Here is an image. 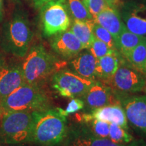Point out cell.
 <instances>
[{
    "instance_id": "1",
    "label": "cell",
    "mask_w": 146,
    "mask_h": 146,
    "mask_svg": "<svg viewBox=\"0 0 146 146\" xmlns=\"http://www.w3.org/2000/svg\"><path fill=\"white\" fill-rule=\"evenodd\" d=\"M33 123L29 143L40 146H57L69 136L66 116L58 108L32 112Z\"/></svg>"
},
{
    "instance_id": "2",
    "label": "cell",
    "mask_w": 146,
    "mask_h": 146,
    "mask_svg": "<svg viewBox=\"0 0 146 146\" xmlns=\"http://www.w3.org/2000/svg\"><path fill=\"white\" fill-rule=\"evenodd\" d=\"M33 36L30 22L22 10H16L3 25L1 45L5 52L18 58H25Z\"/></svg>"
},
{
    "instance_id": "3",
    "label": "cell",
    "mask_w": 146,
    "mask_h": 146,
    "mask_svg": "<svg viewBox=\"0 0 146 146\" xmlns=\"http://www.w3.org/2000/svg\"><path fill=\"white\" fill-rule=\"evenodd\" d=\"M21 66L25 83L39 86L60 69L58 58L41 44L31 46Z\"/></svg>"
},
{
    "instance_id": "4",
    "label": "cell",
    "mask_w": 146,
    "mask_h": 146,
    "mask_svg": "<svg viewBox=\"0 0 146 146\" xmlns=\"http://www.w3.org/2000/svg\"><path fill=\"white\" fill-rule=\"evenodd\" d=\"M3 112L11 111H41L50 108V97L41 86L25 83L0 100Z\"/></svg>"
},
{
    "instance_id": "5",
    "label": "cell",
    "mask_w": 146,
    "mask_h": 146,
    "mask_svg": "<svg viewBox=\"0 0 146 146\" xmlns=\"http://www.w3.org/2000/svg\"><path fill=\"white\" fill-rule=\"evenodd\" d=\"M0 124V143H29L33 116L29 111L5 112Z\"/></svg>"
},
{
    "instance_id": "6",
    "label": "cell",
    "mask_w": 146,
    "mask_h": 146,
    "mask_svg": "<svg viewBox=\"0 0 146 146\" xmlns=\"http://www.w3.org/2000/svg\"><path fill=\"white\" fill-rule=\"evenodd\" d=\"M107 85L120 99L131 94H146V75L133 68L123 57L117 70Z\"/></svg>"
},
{
    "instance_id": "7",
    "label": "cell",
    "mask_w": 146,
    "mask_h": 146,
    "mask_svg": "<svg viewBox=\"0 0 146 146\" xmlns=\"http://www.w3.org/2000/svg\"><path fill=\"white\" fill-rule=\"evenodd\" d=\"M41 23L43 35L50 37L70 28V17L66 0H53L41 8Z\"/></svg>"
},
{
    "instance_id": "8",
    "label": "cell",
    "mask_w": 146,
    "mask_h": 146,
    "mask_svg": "<svg viewBox=\"0 0 146 146\" xmlns=\"http://www.w3.org/2000/svg\"><path fill=\"white\" fill-rule=\"evenodd\" d=\"M96 80L78 75L68 68H60L52 75V88L64 98H81Z\"/></svg>"
},
{
    "instance_id": "9",
    "label": "cell",
    "mask_w": 146,
    "mask_h": 146,
    "mask_svg": "<svg viewBox=\"0 0 146 146\" xmlns=\"http://www.w3.org/2000/svg\"><path fill=\"white\" fill-rule=\"evenodd\" d=\"M118 12L128 30L146 36V0H124Z\"/></svg>"
},
{
    "instance_id": "10",
    "label": "cell",
    "mask_w": 146,
    "mask_h": 146,
    "mask_svg": "<svg viewBox=\"0 0 146 146\" xmlns=\"http://www.w3.org/2000/svg\"><path fill=\"white\" fill-rule=\"evenodd\" d=\"M129 125L146 137V95L128 96L120 99Z\"/></svg>"
},
{
    "instance_id": "11",
    "label": "cell",
    "mask_w": 146,
    "mask_h": 146,
    "mask_svg": "<svg viewBox=\"0 0 146 146\" xmlns=\"http://www.w3.org/2000/svg\"><path fill=\"white\" fill-rule=\"evenodd\" d=\"M81 98L85 103V108L90 112L107 106H121L120 98L112 89L97 80Z\"/></svg>"
},
{
    "instance_id": "12",
    "label": "cell",
    "mask_w": 146,
    "mask_h": 146,
    "mask_svg": "<svg viewBox=\"0 0 146 146\" xmlns=\"http://www.w3.org/2000/svg\"><path fill=\"white\" fill-rule=\"evenodd\" d=\"M67 139V146H146L143 140L135 139L128 144L118 143L107 138H100L89 133L85 127L76 129Z\"/></svg>"
},
{
    "instance_id": "13",
    "label": "cell",
    "mask_w": 146,
    "mask_h": 146,
    "mask_svg": "<svg viewBox=\"0 0 146 146\" xmlns=\"http://www.w3.org/2000/svg\"><path fill=\"white\" fill-rule=\"evenodd\" d=\"M50 45L54 52L65 60H71L84 49L79 40L69 29L53 36Z\"/></svg>"
},
{
    "instance_id": "14",
    "label": "cell",
    "mask_w": 146,
    "mask_h": 146,
    "mask_svg": "<svg viewBox=\"0 0 146 146\" xmlns=\"http://www.w3.org/2000/svg\"><path fill=\"white\" fill-rule=\"evenodd\" d=\"M25 83H26L21 65H3L0 68V100Z\"/></svg>"
},
{
    "instance_id": "15",
    "label": "cell",
    "mask_w": 146,
    "mask_h": 146,
    "mask_svg": "<svg viewBox=\"0 0 146 146\" xmlns=\"http://www.w3.org/2000/svg\"><path fill=\"white\" fill-rule=\"evenodd\" d=\"M83 116L85 118H94L109 123L116 124L127 130L129 129L125 110L121 106H104L91 111L89 113L83 114Z\"/></svg>"
},
{
    "instance_id": "16",
    "label": "cell",
    "mask_w": 146,
    "mask_h": 146,
    "mask_svg": "<svg viewBox=\"0 0 146 146\" xmlns=\"http://www.w3.org/2000/svg\"><path fill=\"white\" fill-rule=\"evenodd\" d=\"M97 59L89 49H83L75 57L70 60L68 68L78 75L91 80H96Z\"/></svg>"
},
{
    "instance_id": "17",
    "label": "cell",
    "mask_w": 146,
    "mask_h": 146,
    "mask_svg": "<svg viewBox=\"0 0 146 146\" xmlns=\"http://www.w3.org/2000/svg\"><path fill=\"white\" fill-rule=\"evenodd\" d=\"M94 21L106 29L117 41L125 24L122 21L118 9L107 6L100 13L95 16Z\"/></svg>"
},
{
    "instance_id": "18",
    "label": "cell",
    "mask_w": 146,
    "mask_h": 146,
    "mask_svg": "<svg viewBox=\"0 0 146 146\" xmlns=\"http://www.w3.org/2000/svg\"><path fill=\"white\" fill-rule=\"evenodd\" d=\"M122 58L120 53L117 52L97 59L96 80L107 85L117 70Z\"/></svg>"
},
{
    "instance_id": "19",
    "label": "cell",
    "mask_w": 146,
    "mask_h": 146,
    "mask_svg": "<svg viewBox=\"0 0 146 146\" xmlns=\"http://www.w3.org/2000/svg\"><path fill=\"white\" fill-rule=\"evenodd\" d=\"M145 37L131 32L125 25L116 41V49L122 57L126 59L131 51L143 41Z\"/></svg>"
},
{
    "instance_id": "20",
    "label": "cell",
    "mask_w": 146,
    "mask_h": 146,
    "mask_svg": "<svg viewBox=\"0 0 146 146\" xmlns=\"http://www.w3.org/2000/svg\"><path fill=\"white\" fill-rule=\"evenodd\" d=\"M94 21H73L70 27L69 30L79 40L84 49H89L95 39V36L92 32V23Z\"/></svg>"
},
{
    "instance_id": "21",
    "label": "cell",
    "mask_w": 146,
    "mask_h": 146,
    "mask_svg": "<svg viewBox=\"0 0 146 146\" xmlns=\"http://www.w3.org/2000/svg\"><path fill=\"white\" fill-rule=\"evenodd\" d=\"M133 68L146 75V37L125 59Z\"/></svg>"
},
{
    "instance_id": "22",
    "label": "cell",
    "mask_w": 146,
    "mask_h": 146,
    "mask_svg": "<svg viewBox=\"0 0 146 146\" xmlns=\"http://www.w3.org/2000/svg\"><path fill=\"white\" fill-rule=\"evenodd\" d=\"M82 120L85 124L84 127L94 136L100 138L108 139L110 125L109 123L94 118H85L83 116H82Z\"/></svg>"
},
{
    "instance_id": "23",
    "label": "cell",
    "mask_w": 146,
    "mask_h": 146,
    "mask_svg": "<svg viewBox=\"0 0 146 146\" xmlns=\"http://www.w3.org/2000/svg\"><path fill=\"white\" fill-rule=\"evenodd\" d=\"M67 8L73 21L90 22L94 18L81 0H66Z\"/></svg>"
},
{
    "instance_id": "24",
    "label": "cell",
    "mask_w": 146,
    "mask_h": 146,
    "mask_svg": "<svg viewBox=\"0 0 146 146\" xmlns=\"http://www.w3.org/2000/svg\"><path fill=\"white\" fill-rule=\"evenodd\" d=\"M110 132L108 139L118 143L128 144L135 140L129 130L124 129L116 124L110 123Z\"/></svg>"
},
{
    "instance_id": "25",
    "label": "cell",
    "mask_w": 146,
    "mask_h": 146,
    "mask_svg": "<svg viewBox=\"0 0 146 146\" xmlns=\"http://www.w3.org/2000/svg\"><path fill=\"white\" fill-rule=\"evenodd\" d=\"M92 32L95 38L104 42L105 43L115 50L116 49V43L114 36L106 29L100 26L98 23L94 21L92 23ZM118 51V50H117Z\"/></svg>"
},
{
    "instance_id": "26",
    "label": "cell",
    "mask_w": 146,
    "mask_h": 146,
    "mask_svg": "<svg viewBox=\"0 0 146 146\" xmlns=\"http://www.w3.org/2000/svg\"><path fill=\"white\" fill-rule=\"evenodd\" d=\"M89 50L93 54L96 59L106 56V55L112 54L114 53L118 52V51L115 50L114 49L111 48L104 42L100 41V40L95 38V39L91 43V46L89 47Z\"/></svg>"
},
{
    "instance_id": "27",
    "label": "cell",
    "mask_w": 146,
    "mask_h": 146,
    "mask_svg": "<svg viewBox=\"0 0 146 146\" xmlns=\"http://www.w3.org/2000/svg\"><path fill=\"white\" fill-rule=\"evenodd\" d=\"M82 2L86 7L93 18L108 6L105 0H82Z\"/></svg>"
},
{
    "instance_id": "28",
    "label": "cell",
    "mask_w": 146,
    "mask_h": 146,
    "mask_svg": "<svg viewBox=\"0 0 146 146\" xmlns=\"http://www.w3.org/2000/svg\"><path fill=\"white\" fill-rule=\"evenodd\" d=\"M57 108L62 114L67 117L69 114H73L85 108V103L81 98H75L71 100L65 109L60 108Z\"/></svg>"
},
{
    "instance_id": "29",
    "label": "cell",
    "mask_w": 146,
    "mask_h": 146,
    "mask_svg": "<svg viewBox=\"0 0 146 146\" xmlns=\"http://www.w3.org/2000/svg\"><path fill=\"white\" fill-rule=\"evenodd\" d=\"M51 1H53V0H33V2L35 8L36 9H39L45 3L50 2Z\"/></svg>"
},
{
    "instance_id": "30",
    "label": "cell",
    "mask_w": 146,
    "mask_h": 146,
    "mask_svg": "<svg viewBox=\"0 0 146 146\" xmlns=\"http://www.w3.org/2000/svg\"><path fill=\"white\" fill-rule=\"evenodd\" d=\"M107 5L111 8H114L117 9L118 6H120L121 1L120 0H105Z\"/></svg>"
},
{
    "instance_id": "31",
    "label": "cell",
    "mask_w": 146,
    "mask_h": 146,
    "mask_svg": "<svg viewBox=\"0 0 146 146\" xmlns=\"http://www.w3.org/2000/svg\"><path fill=\"white\" fill-rule=\"evenodd\" d=\"M3 15H4L3 1V0H0V22H1L3 21Z\"/></svg>"
},
{
    "instance_id": "32",
    "label": "cell",
    "mask_w": 146,
    "mask_h": 146,
    "mask_svg": "<svg viewBox=\"0 0 146 146\" xmlns=\"http://www.w3.org/2000/svg\"><path fill=\"white\" fill-rule=\"evenodd\" d=\"M4 64H5L4 58H3L2 55L0 54V68H1V67H2Z\"/></svg>"
},
{
    "instance_id": "33",
    "label": "cell",
    "mask_w": 146,
    "mask_h": 146,
    "mask_svg": "<svg viewBox=\"0 0 146 146\" xmlns=\"http://www.w3.org/2000/svg\"><path fill=\"white\" fill-rule=\"evenodd\" d=\"M25 144H2V146H27Z\"/></svg>"
},
{
    "instance_id": "34",
    "label": "cell",
    "mask_w": 146,
    "mask_h": 146,
    "mask_svg": "<svg viewBox=\"0 0 146 146\" xmlns=\"http://www.w3.org/2000/svg\"><path fill=\"white\" fill-rule=\"evenodd\" d=\"M3 114V110L2 107H1V104H0V118H1Z\"/></svg>"
},
{
    "instance_id": "35",
    "label": "cell",
    "mask_w": 146,
    "mask_h": 146,
    "mask_svg": "<svg viewBox=\"0 0 146 146\" xmlns=\"http://www.w3.org/2000/svg\"><path fill=\"white\" fill-rule=\"evenodd\" d=\"M0 146H2V144H1V143H0Z\"/></svg>"
},
{
    "instance_id": "36",
    "label": "cell",
    "mask_w": 146,
    "mask_h": 146,
    "mask_svg": "<svg viewBox=\"0 0 146 146\" xmlns=\"http://www.w3.org/2000/svg\"><path fill=\"white\" fill-rule=\"evenodd\" d=\"M13 1H16V0H13Z\"/></svg>"
}]
</instances>
